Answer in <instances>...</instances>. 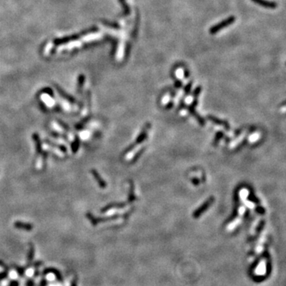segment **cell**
I'll return each mask as SVG.
<instances>
[{
	"mask_svg": "<svg viewBox=\"0 0 286 286\" xmlns=\"http://www.w3.org/2000/svg\"><path fill=\"white\" fill-rule=\"evenodd\" d=\"M235 19L236 18H235L234 16H231V17H229V18H227V19H225L224 21L221 22V23H218V24H216V25H215L214 26H212V27L210 29V30H209V32H210L211 34H216V33H217L219 30L224 29V28L227 27V26H229L230 25H231L232 23H234V21H235Z\"/></svg>",
	"mask_w": 286,
	"mask_h": 286,
	"instance_id": "6da1fadb",
	"label": "cell"
},
{
	"mask_svg": "<svg viewBox=\"0 0 286 286\" xmlns=\"http://www.w3.org/2000/svg\"><path fill=\"white\" fill-rule=\"evenodd\" d=\"M251 1L254 3L264 7V8L273 10V9H276L278 7V4L274 1H269V0H251Z\"/></svg>",
	"mask_w": 286,
	"mask_h": 286,
	"instance_id": "7a4b0ae2",
	"label": "cell"
},
{
	"mask_svg": "<svg viewBox=\"0 0 286 286\" xmlns=\"http://www.w3.org/2000/svg\"><path fill=\"white\" fill-rule=\"evenodd\" d=\"M150 124L146 125L145 128L143 129L142 132L141 133V135H140L138 137V138H137V140H136V141H135V144H133V145L131 146L130 148L128 149V150H126V152L129 151L130 150H132V149H134L135 147V146L138 145V144H141V143L142 142V141H144V140H145V138L147 137V134H148V130H150Z\"/></svg>",
	"mask_w": 286,
	"mask_h": 286,
	"instance_id": "3957f363",
	"label": "cell"
},
{
	"mask_svg": "<svg viewBox=\"0 0 286 286\" xmlns=\"http://www.w3.org/2000/svg\"><path fill=\"white\" fill-rule=\"evenodd\" d=\"M213 202H214V198H213V197H211V198H209L208 200H207V201H206L205 203H203V205H202L201 207H200V208L198 209V210L196 211L195 213L193 214V216H194V217H195V218L200 217V215H201V214L203 213V212H205V211L207 210V209L208 208V207H210L211 205H212Z\"/></svg>",
	"mask_w": 286,
	"mask_h": 286,
	"instance_id": "277c9868",
	"label": "cell"
},
{
	"mask_svg": "<svg viewBox=\"0 0 286 286\" xmlns=\"http://www.w3.org/2000/svg\"><path fill=\"white\" fill-rule=\"evenodd\" d=\"M207 118H208V119H210L212 122H213L214 123H216V124H218V125H222V126H223L224 127H225V129L229 130V128H230L229 124H228L227 122H225V121H222L219 119H216V118L213 117V116H208Z\"/></svg>",
	"mask_w": 286,
	"mask_h": 286,
	"instance_id": "5b68a950",
	"label": "cell"
},
{
	"mask_svg": "<svg viewBox=\"0 0 286 286\" xmlns=\"http://www.w3.org/2000/svg\"><path fill=\"white\" fill-rule=\"evenodd\" d=\"M92 174H93L94 177H95V179L96 180L97 182H98L99 185H100V186L103 188H106V186H107V185H106V182L104 181V180L102 179L101 177H100V176L99 175V173L97 172V171L92 170Z\"/></svg>",
	"mask_w": 286,
	"mask_h": 286,
	"instance_id": "8992f818",
	"label": "cell"
},
{
	"mask_svg": "<svg viewBox=\"0 0 286 286\" xmlns=\"http://www.w3.org/2000/svg\"><path fill=\"white\" fill-rule=\"evenodd\" d=\"M45 278H46L47 281H49V282H53V281H54L56 280V275L54 273H49L45 276Z\"/></svg>",
	"mask_w": 286,
	"mask_h": 286,
	"instance_id": "52a82bcc",
	"label": "cell"
},
{
	"mask_svg": "<svg viewBox=\"0 0 286 286\" xmlns=\"http://www.w3.org/2000/svg\"><path fill=\"white\" fill-rule=\"evenodd\" d=\"M9 278H11V279H17L18 278V272L14 269H11L10 272H9Z\"/></svg>",
	"mask_w": 286,
	"mask_h": 286,
	"instance_id": "ba28073f",
	"label": "cell"
},
{
	"mask_svg": "<svg viewBox=\"0 0 286 286\" xmlns=\"http://www.w3.org/2000/svg\"><path fill=\"white\" fill-rule=\"evenodd\" d=\"M104 23H105L107 26H110V27L114 28V29H119V28H120V26L118 24H115V23H109V22H104Z\"/></svg>",
	"mask_w": 286,
	"mask_h": 286,
	"instance_id": "9c48e42d",
	"label": "cell"
},
{
	"mask_svg": "<svg viewBox=\"0 0 286 286\" xmlns=\"http://www.w3.org/2000/svg\"><path fill=\"white\" fill-rule=\"evenodd\" d=\"M34 274V269H28L26 271V275L27 276L28 278H31L33 277V275Z\"/></svg>",
	"mask_w": 286,
	"mask_h": 286,
	"instance_id": "30bf717a",
	"label": "cell"
},
{
	"mask_svg": "<svg viewBox=\"0 0 286 286\" xmlns=\"http://www.w3.org/2000/svg\"><path fill=\"white\" fill-rule=\"evenodd\" d=\"M135 200V194H134V191H133V185H131V188H130V198H129V202L134 201Z\"/></svg>",
	"mask_w": 286,
	"mask_h": 286,
	"instance_id": "8fae6325",
	"label": "cell"
},
{
	"mask_svg": "<svg viewBox=\"0 0 286 286\" xmlns=\"http://www.w3.org/2000/svg\"><path fill=\"white\" fill-rule=\"evenodd\" d=\"M169 100H170V95H165L164 97H163V99H162V104H167L168 103H169Z\"/></svg>",
	"mask_w": 286,
	"mask_h": 286,
	"instance_id": "7c38bea8",
	"label": "cell"
},
{
	"mask_svg": "<svg viewBox=\"0 0 286 286\" xmlns=\"http://www.w3.org/2000/svg\"><path fill=\"white\" fill-rule=\"evenodd\" d=\"M192 81H191V82H189V84H188L187 85L186 87H185V92H186L187 94H188V93H189L190 90H191V87H192Z\"/></svg>",
	"mask_w": 286,
	"mask_h": 286,
	"instance_id": "4fadbf2b",
	"label": "cell"
},
{
	"mask_svg": "<svg viewBox=\"0 0 286 286\" xmlns=\"http://www.w3.org/2000/svg\"><path fill=\"white\" fill-rule=\"evenodd\" d=\"M200 91H201V87H197V88H196V90L195 91H194V96H198V95L199 94H200Z\"/></svg>",
	"mask_w": 286,
	"mask_h": 286,
	"instance_id": "5bb4252c",
	"label": "cell"
},
{
	"mask_svg": "<svg viewBox=\"0 0 286 286\" xmlns=\"http://www.w3.org/2000/svg\"><path fill=\"white\" fill-rule=\"evenodd\" d=\"M192 100H193L192 96H188L186 98V100H185V103H186L187 104H192Z\"/></svg>",
	"mask_w": 286,
	"mask_h": 286,
	"instance_id": "9a60e30c",
	"label": "cell"
},
{
	"mask_svg": "<svg viewBox=\"0 0 286 286\" xmlns=\"http://www.w3.org/2000/svg\"><path fill=\"white\" fill-rule=\"evenodd\" d=\"M176 76H177V77H179L180 79L183 78V76H184V73H183V71L181 70V69H179V70L177 71V73H176Z\"/></svg>",
	"mask_w": 286,
	"mask_h": 286,
	"instance_id": "2e32d148",
	"label": "cell"
},
{
	"mask_svg": "<svg viewBox=\"0 0 286 286\" xmlns=\"http://www.w3.org/2000/svg\"><path fill=\"white\" fill-rule=\"evenodd\" d=\"M222 133H218L217 135H216V139H215V142H217L218 141H219V139H220L221 138H222Z\"/></svg>",
	"mask_w": 286,
	"mask_h": 286,
	"instance_id": "e0dca14e",
	"label": "cell"
},
{
	"mask_svg": "<svg viewBox=\"0 0 286 286\" xmlns=\"http://www.w3.org/2000/svg\"><path fill=\"white\" fill-rule=\"evenodd\" d=\"M181 85H182V83H181V80H176V83H175V87H176V88H181Z\"/></svg>",
	"mask_w": 286,
	"mask_h": 286,
	"instance_id": "ac0fdd59",
	"label": "cell"
},
{
	"mask_svg": "<svg viewBox=\"0 0 286 286\" xmlns=\"http://www.w3.org/2000/svg\"><path fill=\"white\" fill-rule=\"evenodd\" d=\"M49 286H62L59 283H51V284H49Z\"/></svg>",
	"mask_w": 286,
	"mask_h": 286,
	"instance_id": "d6986e66",
	"label": "cell"
},
{
	"mask_svg": "<svg viewBox=\"0 0 286 286\" xmlns=\"http://www.w3.org/2000/svg\"><path fill=\"white\" fill-rule=\"evenodd\" d=\"M187 113V110H183L182 111H181V114L182 115H185V114H186Z\"/></svg>",
	"mask_w": 286,
	"mask_h": 286,
	"instance_id": "ffe728a7",
	"label": "cell"
},
{
	"mask_svg": "<svg viewBox=\"0 0 286 286\" xmlns=\"http://www.w3.org/2000/svg\"><path fill=\"white\" fill-rule=\"evenodd\" d=\"M192 182L194 183V184H195L196 185H197V184H198V183H199V181H198V180H196V181H195V180H192Z\"/></svg>",
	"mask_w": 286,
	"mask_h": 286,
	"instance_id": "44dd1931",
	"label": "cell"
},
{
	"mask_svg": "<svg viewBox=\"0 0 286 286\" xmlns=\"http://www.w3.org/2000/svg\"><path fill=\"white\" fill-rule=\"evenodd\" d=\"M285 64H286V62H285Z\"/></svg>",
	"mask_w": 286,
	"mask_h": 286,
	"instance_id": "7402d4cb",
	"label": "cell"
}]
</instances>
